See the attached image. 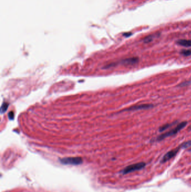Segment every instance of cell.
Wrapping results in <instances>:
<instances>
[{
	"mask_svg": "<svg viewBox=\"0 0 191 192\" xmlns=\"http://www.w3.org/2000/svg\"><path fill=\"white\" fill-rule=\"evenodd\" d=\"M177 43L184 47H191V39H180L177 42Z\"/></svg>",
	"mask_w": 191,
	"mask_h": 192,
	"instance_id": "52a82bcc",
	"label": "cell"
},
{
	"mask_svg": "<svg viewBox=\"0 0 191 192\" xmlns=\"http://www.w3.org/2000/svg\"><path fill=\"white\" fill-rule=\"evenodd\" d=\"M59 162L62 164L66 165H79L83 162V160L80 157H71L60 158Z\"/></svg>",
	"mask_w": 191,
	"mask_h": 192,
	"instance_id": "7a4b0ae2",
	"label": "cell"
},
{
	"mask_svg": "<svg viewBox=\"0 0 191 192\" xmlns=\"http://www.w3.org/2000/svg\"><path fill=\"white\" fill-rule=\"evenodd\" d=\"M145 166H146V164L145 162H139V163L134 164L132 165H130L127 166L126 168H125L123 169L121 172L123 174H129V173L132 172L141 170V169L144 168L145 167Z\"/></svg>",
	"mask_w": 191,
	"mask_h": 192,
	"instance_id": "3957f363",
	"label": "cell"
},
{
	"mask_svg": "<svg viewBox=\"0 0 191 192\" xmlns=\"http://www.w3.org/2000/svg\"><path fill=\"white\" fill-rule=\"evenodd\" d=\"M191 146V141H187L184 142L183 143L181 144V148H187L188 147H190Z\"/></svg>",
	"mask_w": 191,
	"mask_h": 192,
	"instance_id": "8fae6325",
	"label": "cell"
},
{
	"mask_svg": "<svg viewBox=\"0 0 191 192\" xmlns=\"http://www.w3.org/2000/svg\"><path fill=\"white\" fill-rule=\"evenodd\" d=\"M9 118L10 120H13L14 118V113L13 111H11L9 114Z\"/></svg>",
	"mask_w": 191,
	"mask_h": 192,
	"instance_id": "5bb4252c",
	"label": "cell"
},
{
	"mask_svg": "<svg viewBox=\"0 0 191 192\" xmlns=\"http://www.w3.org/2000/svg\"><path fill=\"white\" fill-rule=\"evenodd\" d=\"M181 148V147L180 146L179 147L176 148L174 150H172L171 151H169L168 152H167L166 154L164 155L163 157L162 158V159L161 160V163H165V162H167L168 161L170 160L172 158L175 157Z\"/></svg>",
	"mask_w": 191,
	"mask_h": 192,
	"instance_id": "277c9868",
	"label": "cell"
},
{
	"mask_svg": "<svg viewBox=\"0 0 191 192\" xmlns=\"http://www.w3.org/2000/svg\"><path fill=\"white\" fill-rule=\"evenodd\" d=\"M8 106H9V104L8 103L5 102V103L2 104V105L1 106V113H3L5 112L6 111Z\"/></svg>",
	"mask_w": 191,
	"mask_h": 192,
	"instance_id": "7c38bea8",
	"label": "cell"
},
{
	"mask_svg": "<svg viewBox=\"0 0 191 192\" xmlns=\"http://www.w3.org/2000/svg\"><path fill=\"white\" fill-rule=\"evenodd\" d=\"M187 125V121H183L182 123H180L178 125L177 127L173 128V129H171V131H168L166 133H164L163 134H161L160 135H159L157 138L156 141H157V142L163 141V139H165L166 138L169 137L173 136V135H174L177 134L179 131H181L182 129H183Z\"/></svg>",
	"mask_w": 191,
	"mask_h": 192,
	"instance_id": "6da1fadb",
	"label": "cell"
},
{
	"mask_svg": "<svg viewBox=\"0 0 191 192\" xmlns=\"http://www.w3.org/2000/svg\"></svg>",
	"mask_w": 191,
	"mask_h": 192,
	"instance_id": "2e32d148",
	"label": "cell"
},
{
	"mask_svg": "<svg viewBox=\"0 0 191 192\" xmlns=\"http://www.w3.org/2000/svg\"><path fill=\"white\" fill-rule=\"evenodd\" d=\"M139 61V59L138 57H130V58H126L122 60L121 63L123 65H132L137 64Z\"/></svg>",
	"mask_w": 191,
	"mask_h": 192,
	"instance_id": "8992f818",
	"label": "cell"
},
{
	"mask_svg": "<svg viewBox=\"0 0 191 192\" xmlns=\"http://www.w3.org/2000/svg\"><path fill=\"white\" fill-rule=\"evenodd\" d=\"M123 35L126 37H130V35H132V33H124Z\"/></svg>",
	"mask_w": 191,
	"mask_h": 192,
	"instance_id": "9a60e30c",
	"label": "cell"
},
{
	"mask_svg": "<svg viewBox=\"0 0 191 192\" xmlns=\"http://www.w3.org/2000/svg\"><path fill=\"white\" fill-rule=\"evenodd\" d=\"M191 85V80L188 81H186L184 82L181 83V84L179 85L180 87H184V86H189Z\"/></svg>",
	"mask_w": 191,
	"mask_h": 192,
	"instance_id": "4fadbf2b",
	"label": "cell"
},
{
	"mask_svg": "<svg viewBox=\"0 0 191 192\" xmlns=\"http://www.w3.org/2000/svg\"><path fill=\"white\" fill-rule=\"evenodd\" d=\"M155 37V35H149V36H147L146 37L144 38L143 42L145 43H149V42L152 41Z\"/></svg>",
	"mask_w": 191,
	"mask_h": 192,
	"instance_id": "9c48e42d",
	"label": "cell"
},
{
	"mask_svg": "<svg viewBox=\"0 0 191 192\" xmlns=\"http://www.w3.org/2000/svg\"><path fill=\"white\" fill-rule=\"evenodd\" d=\"M181 55L184 56H191V49L190 50H183L181 51Z\"/></svg>",
	"mask_w": 191,
	"mask_h": 192,
	"instance_id": "30bf717a",
	"label": "cell"
},
{
	"mask_svg": "<svg viewBox=\"0 0 191 192\" xmlns=\"http://www.w3.org/2000/svg\"><path fill=\"white\" fill-rule=\"evenodd\" d=\"M175 124V122H174V123H168L166 124H164L163 126L160 127L159 131L160 132H163V131H166L169 127H171V126L174 125Z\"/></svg>",
	"mask_w": 191,
	"mask_h": 192,
	"instance_id": "ba28073f",
	"label": "cell"
},
{
	"mask_svg": "<svg viewBox=\"0 0 191 192\" xmlns=\"http://www.w3.org/2000/svg\"><path fill=\"white\" fill-rule=\"evenodd\" d=\"M154 107V105L152 104H141L139 105H135L133 106L130 107L126 109L123 110V111H133L140 110H146L151 109Z\"/></svg>",
	"mask_w": 191,
	"mask_h": 192,
	"instance_id": "5b68a950",
	"label": "cell"
}]
</instances>
